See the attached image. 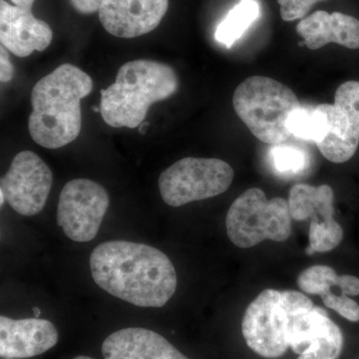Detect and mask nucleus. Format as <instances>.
I'll use <instances>...</instances> for the list:
<instances>
[{
    "label": "nucleus",
    "mask_w": 359,
    "mask_h": 359,
    "mask_svg": "<svg viewBox=\"0 0 359 359\" xmlns=\"http://www.w3.org/2000/svg\"><path fill=\"white\" fill-rule=\"evenodd\" d=\"M306 295L295 290H264L250 302L242 323L248 346L259 355L276 358L290 347V330L297 311L313 306Z\"/></svg>",
    "instance_id": "5"
},
{
    "label": "nucleus",
    "mask_w": 359,
    "mask_h": 359,
    "mask_svg": "<svg viewBox=\"0 0 359 359\" xmlns=\"http://www.w3.org/2000/svg\"><path fill=\"white\" fill-rule=\"evenodd\" d=\"M323 0H278L283 20L294 21L304 18L311 7Z\"/></svg>",
    "instance_id": "23"
},
{
    "label": "nucleus",
    "mask_w": 359,
    "mask_h": 359,
    "mask_svg": "<svg viewBox=\"0 0 359 359\" xmlns=\"http://www.w3.org/2000/svg\"><path fill=\"white\" fill-rule=\"evenodd\" d=\"M259 16V6L256 0H241L219 23L215 33L217 41L231 48Z\"/></svg>",
    "instance_id": "20"
},
{
    "label": "nucleus",
    "mask_w": 359,
    "mask_h": 359,
    "mask_svg": "<svg viewBox=\"0 0 359 359\" xmlns=\"http://www.w3.org/2000/svg\"><path fill=\"white\" fill-rule=\"evenodd\" d=\"M58 332L51 321L39 318L13 320L0 316V356L29 358L46 353L58 341Z\"/></svg>",
    "instance_id": "15"
},
{
    "label": "nucleus",
    "mask_w": 359,
    "mask_h": 359,
    "mask_svg": "<svg viewBox=\"0 0 359 359\" xmlns=\"http://www.w3.org/2000/svg\"><path fill=\"white\" fill-rule=\"evenodd\" d=\"M107 191L96 182L75 179L59 196L57 224L66 237L77 243L93 240L109 208Z\"/></svg>",
    "instance_id": "8"
},
{
    "label": "nucleus",
    "mask_w": 359,
    "mask_h": 359,
    "mask_svg": "<svg viewBox=\"0 0 359 359\" xmlns=\"http://www.w3.org/2000/svg\"><path fill=\"white\" fill-rule=\"evenodd\" d=\"M271 161L276 171L283 174H295L306 166V156L299 149L280 144L271 149Z\"/></svg>",
    "instance_id": "22"
},
{
    "label": "nucleus",
    "mask_w": 359,
    "mask_h": 359,
    "mask_svg": "<svg viewBox=\"0 0 359 359\" xmlns=\"http://www.w3.org/2000/svg\"><path fill=\"white\" fill-rule=\"evenodd\" d=\"M334 190L328 185L297 184L290 190L287 201L290 217L294 221L311 218L316 223L334 222Z\"/></svg>",
    "instance_id": "18"
},
{
    "label": "nucleus",
    "mask_w": 359,
    "mask_h": 359,
    "mask_svg": "<svg viewBox=\"0 0 359 359\" xmlns=\"http://www.w3.org/2000/svg\"><path fill=\"white\" fill-rule=\"evenodd\" d=\"M92 89V78L69 63L41 78L32 92L28 130L33 141L47 149L74 141L82 128L81 100Z\"/></svg>",
    "instance_id": "2"
},
{
    "label": "nucleus",
    "mask_w": 359,
    "mask_h": 359,
    "mask_svg": "<svg viewBox=\"0 0 359 359\" xmlns=\"http://www.w3.org/2000/svg\"><path fill=\"white\" fill-rule=\"evenodd\" d=\"M4 359H8V358H4Z\"/></svg>",
    "instance_id": "30"
},
{
    "label": "nucleus",
    "mask_w": 359,
    "mask_h": 359,
    "mask_svg": "<svg viewBox=\"0 0 359 359\" xmlns=\"http://www.w3.org/2000/svg\"><path fill=\"white\" fill-rule=\"evenodd\" d=\"M33 311H34V318H39L40 314H41V311L39 308H33Z\"/></svg>",
    "instance_id": "28"
},
{
    "label": "nucleus",
    "mask_w": 359,
    "mask_h": 359,
    "mask_svg": "<svg viewBox=\"0 0 359 359\" xmlns=\"http://www.w3.org/2000/svg\"><path fill=\"white\" fill-rule=\"evenodd\" d=\"M53 176L39 155L22 151L13 158L0 181V192L21 216L32 217L43 210L50 194Z\"/></svg>",
    "instance_id": "9"
},
{
    "label": "nucleus",
    "mask_w": 359,
    "mask_h": 359,
    "mask_svg": "<svg viewBox=\"0 0 359 359\" xmlns=\"http://www.w3.org/2000/svg\"><path fill=\"white\" fill-rule=\"evenodd\" d=\"M178 88L171 66L148 59L130 61L118 70L114 83L101 90L100 114L113 128H137L152 104L173 96Z\"/></svg>",
    "instance_id": "3"
},
{
    "label": "nucleus",
    "mask_w": 359,
    "mask_h": 359,
    "mask_svg": "<svg viewBox=\"0 0 359 359\" xmlns=\"http://www.w3.org/2000/svg\"><path fill=\"white\" fill-rule=\"evenodd\" d=\"M104 0H70L75 11L81 14H92L99 11Z\"/></svg>",
    "instance_id": "25"
},
{
    "label": "nucleus",
    "mask_w": 359,
    "mask_h": 359,
    "mask_svg": "<svg viewBox=\"0 0 359 359\" xmlns=\"http://www.w3.org/2000/svg\"><path fill=\"white\" fill-rule=\"evenodd\" d=\"M90 269L100 289L142 308H162L178 285L176 269L167 255L128 241L97 245L90 256Z\"/></svg>",
    "instance_id": "1"
},
{
    "label": "nucleus",
    "mask_w": 359,
    "mask_h": 359,
    "mask_svg": "<svg viewBox=\"0 0 359 359\" xmlns=\"http://www.w3.org/2000/svg\"><path fill=\"white\" fill-rule=\"evenodd\" d=\"M325 110L330 131L316 146L325 159L341 164L353 157L359 145V82L340 85L334 103L325 104Z\"/></svg>",
    "instance_id": "10"
},
{
    "label": "nucleus",
    "mask_w": 359,
    "mask_h": 359,
    "mask_svg": "<svg viewBox=\"0 0 359 359\" xmlns=\"http://www.w3.org/2000/svg\"><path fill=\"white\" fill-rule=\"evenodd\" d=\"M297 32L311 50H318L328 43L359 49V20L347 14L316 11L299 21Z\"/></svg>",
    "instance_id": "17"
},
{
    "label": "nucleus",
    "mask_w": 359,
    "mask_h": 359,
    "mask_svg": "<svg viewBox=\"0 0 359 359\" xmlns=\"http://www.w3.org/2000/svg\"><path fill=\"white\" fill-rule=\"evenodd\" d=\"M344 238V230L337 221L330 223H314L309 226V247L306 252H327L334 250Z\"/></svg>",
    "instance_id": "21"
},
{
    "label": "nucleus",
    "mask_w": 359,
    "mask_h": 359,
    "mask_svg": "<svg viewBox=\"0 0 359 359\" xmlns=\"http://www.w3.org/2000/svg\"><path fill=\"white\" fill-rule=\"evenodd\" d=\"M169 8V0H104L99 20L106 32L135 39L153 32Z\"/></svg>",
    "instance_id": "11"
},
{
    "label": "nucleus",
    "mask_w": 359,
    "mask_h": 359,
    "mask_svg": "<svg viewBox=\"0 0 359 359\" xmlns=\"http://www.w3.org/2000/svg\"><path fill=\"white\" fill-rule=\"evenodd\" d=\"M290 347L299 354L297 359H339L344 337L327 311L313 306L294 321Z\"/></svg>",
    "instance_id": "12"
},
{
    "label": "nucleus",
    "mask_w": 359,
    "mask_h": 359,
    "mask_svg": "<svg viewBox=\"0 0 359 359\" xmlns=\"http://www.w3.org/2000/svg\"><path fill=\"white\" fill-rule=\"evenodd\" d=\"M233 168L219 159L184 158L161 174V197L171 207L210 199L224 194L233 183Z\"/></svg>",
    "instance_id": "7"
},
{
    "label": "nucleus",
    "mask_w": 359,
    "mask_h": 359,
    "mask_svg": "<svg viewBox=\"0 0 359 359\" xmlns=\"http://www.w3.org/2000/svg\"><path fill=\"white\" fill-rule=\"evenodd\" d=\"M13 77V65L6 47H0V80L2 83L11 81Z\"/></svg>",
    "instance_id": "24"
},
{
    "label": "nucleus",
    "mask_w": 359,
    "mask_h": 359,
    "mask_svg": "<svg viewBox=\"0 0 359 359\" xmlns=\"http://www.w3.org/2000/svg\"><path fill=\"white\" fill-rule=\"evenodd\" d=\"M13 6L20 7V8L32 9L33 4L35 0H11Z\"/></svg>",
    "instance_id": "26"
},
{
    "label": "nucleus",
    "mask_w": 359,
    "mask_h": 359,
    "mask_svg": "<svg viewBox=\"0 0 359 359\" xmlns=\"http://www.w3.org/2000/svg\"><path fill=\"white\" fill-rule=\"evenodd\" d=\"M148 127H149V123L144 121L143 123H142L140 126H139V132H140V133H142V134H145L146 130L148 129Z\"/></svg>",
    "instance_id": "27"
},
{
    "label": "nucleus",
    "mask_w": 359,
    "mask_h": 359,
    "mask_svg": "<svg viewBox=\"0 0 359 359\" xmlns=\"http://www.w3.org/2000/svg\"><path fill=\"white\" fill-rule=\"evenodd\" d=\"M101 351L105 359H189L162 335L143 327L113 332Z\"/></svg>",
    "instance_id": "16"
},
{
    "label": "nucleus",
    "mask_w": 359,
    "mask_h": 359,
    "mask_svg": "<svg viewBox=\"0 0 359 359\" xmlns=\"http://www.w3.org/2000/svg\"><path fill=\"white\" fill-rule=\"evenodd\" d=\"M297 285L309 294L320 295L327 309L337 311L346 320L359 321V304L351 297L359 295V278L339 276L328 266H313L297 278Z\"/></svg>",
    "instance_id": "13"
},
{
    "label": "nucleus",
    "mask_w": 359,
    "mask_h": 359,
    "mask_svg": "<svg viewBox=\"0 0 359 359\" xmlns=\"http://www.w3.org/2000/svg\"><path fill=\"white\" fill-rule=\"evenodd\" d=\"M74 359H93V358H89V356L80 355V356H77V358H75Z\"/></svg>",
    "instance_id": "29"
},
{
    "label": "nucleus",
    "mask_w": 359,
    "mask_h": 359,
    "mask_svg": "<svg viewBox=\"0 0 359 359\" xmlns=\"http://www.w3.org/2000/svg\"><path fill=\"white\" fill-rule=\"evenodd\" d=\"M233 105L252 134L271 145L285 143L292 136L287 121L302 107L292 89L264 76L249 77L238 85Z\"/></svg>",
    "instance_id": "4"
},
{
    "label": "nucleus",
    "mask_w": 359,
    "mask_h": 359,
    "mask_svg": "<svg viewBox=\"0 0 359 359\" xmlns=\"http://www.w3.org/2000/svg\"><path fill=\"white\" fill-rule=\"evenodd\" d=\"M53 32L50 26L32 14V9L20 8L0 1V41L2 46L18 57L33 51H44L50 45Z\"/></svg>",
    "instance_id": "14"
},
{
    "label": "nucleus",
    "mask_w": 359,
    "mask_h": 359,
    "mask_svg": "<svg viewBox=\"0 0 359 359\" xmlns=\"http://www.w3.org/2000/svg\"><path fill=\"white\" fill-rule=\"evenodd\" d=\"M290 135L302 140L320 143L330 131V123L325 104L316 108H299L290 116L287 121Z\"/></svg>",
    "instance_id": "19"
},
{
    "label": "nucleus",
    "mask_w": 359,
    "mask_h": 359,
    "mask_svg": "<svg viewBox=\"0 0 359 359\" xmlns=\"http://www.w3.org/2000/svg\"><path fill=\"white\" fill-rule=\"evenodd\" d=\"M289 203L283 198L269 200L263 190L252 188L233 201L226 218L228 237L242 249L264 241L285 242L292 233Z\"/></svg>",
    "instance_id": "6"
}]
</instances>
